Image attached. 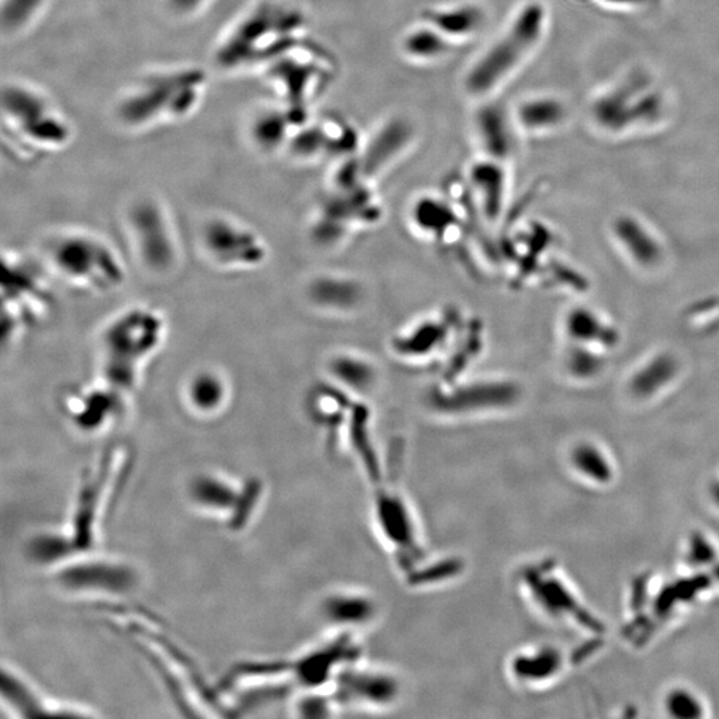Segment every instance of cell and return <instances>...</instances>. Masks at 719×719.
<instances>
[{
    "instance_id": "cell-1",
    "label": "cell",
    "mask_w": 719,
    "mask_h": 719,
    "mask_svg": "<svg viewBox=\"0 0 719 719\" xmlns=\"http://www.w3.org/2000/svg\"><path fill=\"white\" fill-rule=\"evenodd\" d=\"M308 17L286 0H255L234 16L217 37L212 61L223 74L261 71L308 39Z\"/></svg>"
},
{
    "instance_id": "cell-2",
    "label": "cell",
    "mask_w": 719,
    "mask_h": 719,
    "mask_svg": "<svg viewBox=\"0 0 719 719\" xmlns=\"http://www.w3.org/2000/svg\"><path fill=\"white\" fill-rule=\"evenodd\" d=\"M207 88V74L193 64L153 67L122 88L112 117L129 134L180 125L202 108Z\"/></svg>"
},
{
    "instance_id": "cell-3",
    "label": "cell",
    "mask_w": 719,
    "mask_h": 719,
    "mask_svg": "<svg viewBox=\"0 0 719 719\" xmlns=\"http://www.w3.org/2000/svg\"><path fill=\"white\" fill-rule=\"evenodd\" d=\"M550 14L544 3L528 0L513 11L503 29L489 42L463 75L462 90L471 102L497 97L544 40Z\"/></svg>"
},
{
    "instance_id": "cell-4",
    "label": "cell",
    "mask_w": 719,
    "mask_h": 719,
    "mask_svg": "<svg viewBox=\"0 0 719 719\" xmlns=\"http://www.w3.org/2000/svg\"><path fill=\"white\" fill-rule=\"evenodd\" d=\"M168 323L152 306H134L112 318L99 340L103 379L131 394L140 386L149 364L162 351Z\"/></svg>"
},
{
    "instance_id": "cell-5",
    "label": "cell",
    "mask_w": 719,
    "mask_h": 719,
    "mask_svg": "<svg viewBox=\"0 0 719 719\" xmlns=\"http://www.w3.org/2000/svg\"><path fill=\"white\" fill-rule=\"evenodd\" d=\"M2 111L4 139L21 157L50 156L73 141L67 115L49 93L28 81L11 80L4 86Z\"/></svg>"
},
{
    "instance_id": "cell-6",
    "label": "cell",
    "mask_w": 719,
    "mask_h": 719,
    "mask_svg": "<svg viewBox=\"0 0 719 719\" xmlns=\"http://www.w3.org/2000/svg\"><path fill=\"white\" fill-rule=\"evenodd\" d=\"M47 257L56 275L79 291L111 292L126 280L119 253L108 240L85 229L56 235L50 241Z\"/></svg>"
},
{
    "instance_id": "cell-7",
    "label": "cell",
    "mask_w": 719,
    "mask_h": 719,
    "mask_svg": "<svg viewBox=\"0 0 719 719\" xmlns=\"http://www.w3.org/2000/svg\"><path fill=\"white\" fill-rule=\"evenodd\" d=\"M261 73L274 88L280 103L311 114L312 104L332 85L336 62L326 49L305 39L270 62Z\"/></svg>"
},
{
    "instance_id": "cell-8",
    "label": "cell",
    "mask_w": 719,
    "mask_h": 719,
    "mask_svg": "<svg viewBox=\"0 0 719 719\" xmlns=\"http://www.w3.org/2000/svg\"><path fill=\"white\" fill-rule=\"evenodd\" d=\"M375 485L373 517L377 535L396 567L408 579L420 565L427 563L416 513L396 485L388 484L386 479Z\"/></svg>"
},
{
    "instance_id": "cell-9",
    "label": "cell",
    "mask_w": 719,
    "mask_h": 719,
    "mask_svg": "<svg viewBox=\"0 0 719 719\" xmlns=\"http://www.w3.org/2000/svg\"><path fill=\"white\" fill-rule=\"evenodd\" d=\"M3 339L11 340L42 321L51 298L45 275L26 257L10 252L3 257Z\"/></svg>"
},
{
    "instance_id": "cell-10",
    "label": "cell",
    "mask_w": 719,
    "mask_h": 719,
    "mask_svg": "<svg viewBox=\"0 0 719 719\" xmlns=\"http://www.w3.org/2000/svg\"><path fill=\"white\" fill-rule=\"evenodd\" d=\"M200 250L209 263L224 274H244L267 261L264 239L243 220L220 215L204 224L199 236Z\"/></svg>"
},
{
    "instance_id": "cell-11",
    "label": "cell",
    "mask_w": 719,
    "mask_h": 719,
    "mask_svg": "<svg viewBox=\"0 0 719 719\" xmlns=\"http://www.w3.org/2000/svg\"><path fill=\"white\" fill-rule=\"evenodd\" d=\"M135 252L146 267L155 273H167L180 258L178 231L171 222L168 211L155 199L135 203L127 216Z\"/></svg>"
},
{
    "instance_id": "cell-12",
    "label": "cell",
    "mask_w": 719,
    "mask_h": 719,
    "mask_svg": "<svg viewBox=\"0 0 719 719\" xmlns=\"http://www.w3.org/2000/svg\"><path fill=\"white\" fill-rule=\"evenodd\" d=\"M188 496L194 508L204 515L228 520L240 528L241 522L251 520L252 513L261 504L263 485L258 481L240 482L210 471L194 477L188 488Z\"/></svg>"
},
{
    "instance_id": "cell-13",
    "label": "cell",
    "mask_w": 719,
    "mask_h": 719,
    "mask_svg": "<svg viewBox=\"0 0 719 719\" xmlns=\"http://www.w3.org/2000/svg\"><path fill=\"white\" fill-rule=\"evenodd\" d=\"M131 394L112 386L102 376L93 382L67 388L61 408L71 426L85 434L105 433L122 420Z\"/></svg>"
},
{
    "instance_id": "cell-14",
    "label": "cell",
    "mask_w": 719,
    "mask_h": 719,
    "mask_svg": "<svg viewBox=\"0 0 719 719\" xmlns=\"http://www.w3.org/2000/svg\"><path fill=\"white\" fill-rule=\"evenodd\" d=\"M357 634L338 632L302 656L286 663L288 680L306 692H329L341 673L362 659Z\"/></svg>"
},
{
    "instance_id": "cell-15",
    "label": "cell",
    "mask_w": 719,
    "mask_h": 719,
    "mask_svg": "<svg viewBox=\"0 0 719 719\" xmlns=\"http://www.w3.org/2000/svg\"><path fill=\"white\" fill-rule=\"evenodd\" d=\"M56 583L71 594L121 595L133 591L138 575L126 563L81 553L59 565Z\"/></svg>"
},
{
    "instance_id": "cell-16",
    "label": "cell",
    "mask_w": 719,
    "mask_h": 719,
    "mask_svg": "<svg viewBox=\"0 0 719 719\" xmlns=\"http://www.w3.org/2000/svg\"><path fill=\"white\" fill-rule=\"evenodd\" d=\"M329 693L339 707L364 710H382L396 703L400 683L396 677L379 668H370L360 661L348 668L335 681Z\"/></svg>"
},
{
    "instance_id": "cell-17",
    "label": "cell",
    "mask_w": 719,
    "mask_h": 719,
    "mask_svg": "<svg viewBox=\"0 0 719 719\" xmlns=\"http://www.w3.org/2000/svg\"><path fill=\"white\" fill-rule=\"evenodd\" d=\"M470 131L479 155L506 164L515 155L518 139L521 138L510 108L501 103L497 97L475 102Z\"/></svg>"
},
{
    "instance_id": "cell-18",
    "label": "cell",
    "mask_w": 719,
    "mask_h": 719,
    "mask_svg": "<svg viewBox=\"0 0 719 719\" xmlns=\"http://www.w3.org/2000/svg\"><path fill=\"white\" fill-rule=\"evenodd\" d=\"M416 123L408 116H388L377 126L357 153L365 178L370 179L405 156L417 140Z\"/></svg>"
},
{
    "instance_id": "cell-19",
    "label": "cell",
    "mask_w": 719,
    "mask_h": 719,
    "mask_svg": "<svg viewBox=\"0 0 719 719\" xmlns=\"http://www.w3.org/2000/svg\"><path fill=\"white\" fill-rule=\"evenodd\" d=\"M418 20L427 22L459 47L470 43L484 31L488 13L480 3L463 0L430 5L421 11Z\"/></svg>"
},
{
    "instance_id": "cell-20",
    "label": "cell",
    "mask_w": 719,
    "mask_h": 719,
    "mask_svg": "<svg viewBox=\"0 0 719 719\" xmlns=\"http://www.w3.org/2000/svg\"><path fill=\"white\" fill-rule=\"evenodd\" d=\"M182 403L200 420H214L232 403L231 381L220 370L207 368L194 373L182 387Z\"/></svg>"
},
{
    "instance_id": "cell-21",
    "label": "cell",
    "mask_w": 719,
    "mask_h": 719,
    "mask_svg": "<svg viewBox=\"0 0 719 719\" xmlns=\"http://www.w3.org/2000/svg\"><path fill=\"white\" fill-rule=\"evenodd\" d=\"M321 615L338 632L357 634L379 615L374 595L357 589H340L323 600Z\"/></svg>"
},
{
    "instance_id": "cell-22",
    "label": "cell",
    "mask_w": 719,
    "mask_h": 719,
    "mask_svg": "<svg viewBox=\"0 0 719 719\" xmlns=\"http://www.w3.org/2000/svg\"><path fill=\"white\" fill-rule=\"evenodd\" d=\"M513 121L522 137H541L562 128L568 110L562 99L552 96H529L510 105Z\"/></svg>"
},
{
    "instance_id": "cell-23",
    "label": "cell",
    "mask_w": 719,
    "mask_h": 719,
    "mask_svg": "<svg viewBox=\"0 0 719 719\" xmlns=\"http://www.w3.org/2000/svg\"><path fill=\"white\" fill-rule=\"evenodd\" d=\"M457 49L443 34L421 20L406 27L399 39L400 55L416 66H433L444 62Z\"/></svg>"
},
{
    "instance_id": "cell-24",
    "label": "cell",
    "mask_w": 719,
    "mask_h": 719,
    "mask_svg": "<svg viewBox=\"0 0 719 719\" xmlns=\"http://www.w3.org/2000/svg\"><path fill=\"white\" fill-rule=\"evenodd\" d=\"M3 699L8 701L11 709L22 717L42 716H85L76 712L73 707L56 705L45 698L25 678L15 673L13 669L3 668L2 681Z\"/></svg>"
},
{
    "instance_id": "cell-25",
    "label": "cell",
    "mask_w": 719,
    "mask_h": 719,
    "mask_svg": "<svg viewBox=\"0 0 719 719\" xmlns=\"http://www.w3.org/2000/svg\"><path fill=\"white\" fill-rule=\"evenodd\" d=\"M465 180L468 182L470 193L479 200L489 214L500 210L508 186L506 163L479 155L470 163Z\"/></svg>"
},
{
    "instance_id": "cell-26",
    "label": "cell",
    "mask_w": 719,
    "mask_h": 719,
    "mask_svg": "<svg viewBox=\"0 0 719 719\" xmlns=\"http://www.w3.org/2000/svg\"><path fill=\"white\" fill-rule=\"evenodd\" d=\"M559 665L558 653L547 647H532L513 654L506 669L513 682L518 686L532 688L552 680L557 674Z\"/></svg>"
},
{
    "instance_id": "cell-27",
    "label": "cell",
    "mask_w": 719,
    "mask_h": 719,
    "mask_svg": "<svg viewBox=\"0 0 719 719\" xmlns=\"http://www.w3.org/2000/svg\"><path fill=\"white\" fill-rule=\"evenodd\" d=\"M332 374L353 391L367 392L373 388L376 375L368 362L357 356H340L332 362Z\"/></svg>"
},
{
    "instance_id": "cell-28",
    "label": "cell",
    "mask_w": 719,
    "mask_h": 719,
    "mask_svg": "<svg viewBox=\"0 0 719 719\" xmlns=\"http://www.w3.org/2000/svg\"><path fill=\"white\" fill-rule=\"evenodd\" d=\"M49 0H3V26L11 35L25 31L43 15Z\"/></svg>"
},
{
    "instance_id": "cell-29",
    "label": "cell",
    "mask_w": 719,
    "mask_h": 719,
    "mask_svg": "<svg viewBox=\"0 0 719 719\" xmlns=\"http://www.w3.org/2000/svg\"><path fill=\"white\" fill-rule=\"evenodd\" d=\"M214 3L215 0H162L164 11L178 21H192Z\"/></svg>"
}]
</instances>
